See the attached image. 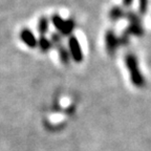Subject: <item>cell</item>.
<instances>
[{
	"mask_svg": "<svg viewBox=\"0 0 151 151\" xmlns=\"http://www.w3.org/2000/svg\"><path fill=\"white\" fill-rule=\"evenodd\" d=\"M125 65L126 68L128 69V73L130 76V81L132 85L137 88H143L146 85V80H145L144 75L142 73L139 67V61L134 54L128 52L125 55Z\"/></svg>",
	"mask_w": 151,
	"mask_h": 151,
	"instance_id": "obj_1",
	"label": "cell"
},
{
	"mask_svg": "<svg viewBox=\"0 0 151 151\" xmlns=\"http://www.w3.org/2000/svg\"><path fill=\"white\" fill-rule=\"evenodd\" d=\"M68 52L70 58L76 63H81L83 61V52L79 40L76 36H69L68 39Z\"/></svg>",
	"mask_w": 151,
	"mask_h": 151,
	"instance_id": "obj_2",
	"label": "cell"
},
{
	"mask_svg": "<svg viewBox=\"0 0 151 151\" xmlns=\"http://www.w3.org/2000/svg\"><path fill=\"white\" fill-rule=\"evenodd\" d=\"M105 47L109 56H113L120 47L119 36H116V34L112 29H108L105 34Z\"/></svg>",
	"mask_w": 151,
	"mask_h": 151,
	"instance_id": "obj_3",
	"label": "cell"
},
{
	"mask_svg": "<svg viewBox=\"0 0 151 151\" xmlns=\"http://www.w3.org/2000/svg\"><path fill=\"white\" fill-rule=\"evenodd\" d=\"M20 39L29 48L37 47V38L35 37V35H34L33 32L29 28H23L20 32Z\"/></svg>",
	"mask_w": 151,
	"mask_h": 151,
	"instance_id": "obj_4",
	"label": "cell"
},
{
	"mask_svg": "<svg viewBox=\"0 0 151 151\" xmlns=\"http://www.w3.org/2000/svg\"><path fill=\"white\" fill-rule=\"evenodd\" d=\"M125 9L123 7L116 5V6H112L110 9L108 13V18L110 19V21L112 22H118L120 21L121 19L125 18Z\"/></svg>",
	"mask_w": 151,
	"mask_h": 151,
	"instance_id": "obj_5",
	"label": "cell"
},
{
	"mask_svg": "<svg viewBox=\"0 0 151 151\" xmlns=\"http://www.w3.org/2000/svg\"><path fill=\"white\" fill-rule=\"evenodd\" d=\"M125 32L129 36L142 37L144 35V27H143L142 23H129V25L126 27Z\"/></svg>",
	"mask_w": 151,
	"mask_h": 151,
	"instance_id": "obj_6",
	"label": "cell"
},
{
	"mask_svg": "<svg viewBox=\"0 0 151 151\" xmlns=\"http://www.w3.org/2000/svg\"><path fill=\"white\" fill-rule=\"evenodd\" d=\"M56 48H57V50H58V56H59V59H60V61H61V63L64 64V65H68L71 60L68 50H67L63 44L59 45V46L56 47Z\"/></svg>",
	"mask_w": 151,
	"mask_h": 151,
	"instance_id": "obj_7",
	"label": "cell"
},
{
	"mask_svg": "<svg viewBox=\"0 0 151 151\" xmlns=\"http://www.w3.org/2000/svg\"><path fill=\"white\" fill-rule=\"evenodd\" d=\"M37 46L39 47L41 52H48L52 47V44L50 39H47L45 36H40L39 39H37Z\"/></svg>",
	"mask_w": 151,
	"mask_h": 151,
	"instance_id": "obj_8",
	"label": "cell"
},
{
	"mask_svg": "<svg viewBox=\"0 0 151 151\" xmlns=\"http://www.w3.org/2000/svg\"><path fill=\"white\" fill-rule=\"evenodd\" d=\"M76 28V22L73 18H68L66 19L65 21H64V25H63V28H62L61 31V36H70L73 34V32L75 31Z\"/></svg>",
	"mask_w": 151,
	"mask_h": 151,
	"instance_id": "obj_9",
	"label": "cell"
},
{
	"mask_svg": "<svg viewBox=\"0 0 151 151\" xmlns=\"http://www.w3.org/2000/svg\"><path fill=\"white\" fill-rule=\"evenodd\" d=\"M48 27H50V20L48 18L45 16H42L40 19H39V21H38V32L40 34V36H45V34L47 33L48 31Z\"/></svg>",
	"mask_w": 151,
	"mask_h": 151,
	"instance_id": "obj_10",
	"label": "cell"
},
{
	"mask_svg": "<svg viewBox=\"0 0 151 151\" xmlns=\"http://www.w3.org/2000/svg\"><path fill=\"white\" fill-rule=\"evenodd\" d=\"M50 20H52V25L55 26V28H56L58 32L61 33L62 28H63V25H64V21H65V20H64V19L58 14L52 15V18H50Z\"/></svg>",
	"mask_w": 151,
	"mask_h": 151,
	"instance_id": "obj_11",
	"label": "cell"
},
{
	"mask_svg": "<svg viewBox=\"0 0 151 151\" xmlns=\"http://www.w3.org/2000/svg\"><path fill=\"white\" fill-rule=\"evenodd\" d=\"M125 18L128 20L129 23H142V17L141 15L137 13L132 12V11H126Z\"/></svg>",
	"mask_w": 151,
	"mask_h": 151,
	"instance_id": "obj_12",
	"label": "cell"
},
{
	"mask_svg": "<svg viewBox=\"0 0 151 151\" xmlns=\"http://www.w3.org/2000/svg\"><path fill=\"white\" fill-rule=\"evenodd\" d=\"M50 42H52V46L58 47L59 45L62 44V36L59 33H52L50 35Z\"/></svg>",
	"mask_w": 151,
	"mask_h": 151,
	"instance_id": "obj_13",
	"label": "cell"
},
{
	"mask_svg": "<svg viewBox=\"0 0 151 151\" xmlns=\"http://www.w3.org/2000/svg\"><path fill=\"white\" fill-rule=\"evenodd\" d=\"M129 42H130V36L124 31L122 33V35L119 36V43H120V46H127V45H129Z\"/></svg>",
	"mask_w": 151,
	"mask_h": 151,
	"instance_id": "obj_14",
	"label": "cell"
},
{
	"mask_svg": "<svg viewBox=\"0 0 151 151\" xmlns=\"http://www.w3.org/2000/svg\"><path fill=\"white\" fill-rule=\"evenodd\" d=\"M149 0H139V15H145L148 11Z\"/></svg>",
	"mask_w": 151,
	"mask_h": 151,
	"instance_id": "obj_15",
	"label": "cell"
},
{
	"mask_svg": "<svg viewBox=\"0 0 151 151\" xmlns=\"http://www.w3.org/2000/svg\"><path fill=\"white\" fill-rule=\"evenodd\" d=\"M132 3H133V0H123V5L125 7L131 6Z\"/></svg>",
	"mask_w": 151,
	"mask_h": 151,
	"instance_id": "obj_16",
	"label": "cell"
}]
</instances>
